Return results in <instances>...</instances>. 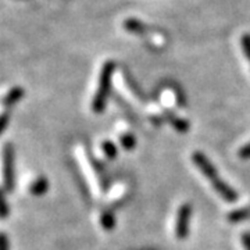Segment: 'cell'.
<instances>
[{
	"instance_id": "1",
	"label": "cell",
	"mask_w": 250,
	"mask_h": 250,
	"mask_svg": "<svg viewBox=\"0 0 250 250\" xmlns=\"http://www.w3.org/2000/svg\"><path fill=\"white\" fill-rule=\"evenodd\" d=\"M192 161L196 166L199 171L205 175L206 178L208 179V182L211 184V187L215 190V193L221 197L223 200L228 202V203H235L239 196L238 192L233 189L229 184H227L223 178H220L218 171L214 167V164L207 159L205 153L202 152H193L192 154Z\"/></svg>"
},
{
	"instance_id": "2",
	"label": "cell",
	"mask_w": 250,
	"mask_h": 250,
	"mask_svg": "<svg viewBox=\"0 0 250 250\" xmlns=\"http://www.w3.org/2000/svg\"><path fill=\"white\" fill-rule=\"evenodd\" d=\"M116 72V62L113 60H107L102 65V70L99 74L98 88L95 92V96L92 99V110L93 113L100 114L104 111L107 106L108 95L111 92V83H113V75Z\"/></svg>"
},
{
	"instance_id": "3",
	"label": "cell",
	"mask_w": 250,
	"mask_h": 250,
	"mask_svg": "<svg viewBox=\"0 0 250 250\" xmlns=\"http://www.w3.org/2000/svg\"><path fill=\"white\" fill-rule=\"evenodd\" d=\"M3 190L13 192L16 188V153L13 143L3 146Z\"/></svg>"
},
{
	"instance_id": "4",
	"label": "cell",
	"mask_w": 250,
	"mask_h": 250,
	"mask_svg": "<svg viewBox=\"0 0 250 250\" xmlns=\"http://www.w3.org/2000/svg\"><path fill=\"white\" fill-rule=\"evenodd\" d=\"M190 221H192V205L184 203L177 210V218H175V236L179 241H185L189 236Z\"/></svg>"
},
{
	"instance_id": "5",
	"label": "cell",
	"mask_w": 250,
	"mask_h": 250,
	"mask_svg": "<svg viewBox=\"0 0 250 250\" xmlns=\"http://www.w3.org/2000/svg\"><path fill=\"white\" fill-rule=\"evenodd\" d=\"M124 29L125 31H128L129 34H134V35H146V34H149V27L142 22L141 20H138V18H126L124 21Z\"/></svg>"
},
{
	"instance_id": "6",
	"label": "cell",
	"mask_w": 250,
	"mask_h": 250,
	"mask_svg": "<svg viewBox=\"0 0 250 250\" xmlns=\"http://www.w3.org/2000/svg\"><path fill=\"white\" fill-rule=\"evenodd\" d=\"M164 116L167 118V121L172 125V128L175 129V131H178L181 134H185L189 131V123H188L187 120H182V118H179L178 116H175L172 111L170 110H164Z\"/></svg>"
},
{
	"instance_id": "7",
	"label": "cell",
	"mask_w": 250,
	"mask_h": 250,
	"mask_svg": "<svg viewBox=\"0 0 250 250\" xmlns=\"http://www.w3.org/2000/svg\"><path fill=\"white\" fill-rule=\"evenodd\" d=\"M24 95H25L24 88H21V86H14V88H11V89L7 92V95L3 98V106L6 108H9L11 107V106H14V104H17L18 102L24 98Z\"/></svg>"
},
{
	"instance_id": "8",
	"label": "cell",
	"mask_w": 250,
	"mask_h": 250,
	"mask_svg": "<svg viewBox=\"0 0 250 250\" xmlns=\"http://www.w3.org/2000/svg\"><path fill=\"white\" fill-rule=\"evenodd\" d=\"M49 190V181L46 177H38L29 184V192L35 196H43Z\"/></svg>"
},
{
	"instance_id": "9",
	"label": "cell",
	"mask_w": 250,
	"mask_h": 250,
	"mask_svg": "<svg viewBox=\"0 0 250 250\" xmlns=\"http://www.w3.org/2000/svg\"><path fill=\"white\" fill-rule=\"evenodd\" d=\"M250 218V207H241V208H235L232 211L228 213L227 220L229 223L238 224L245 221V220H249Z\"/></svg>"
},
{
	"instance_id": "10",
	"label": "cell",
	"mask_w": 250,
	"mask_h": 250,
	"mask_svg": "<svg viewBox=\"0 0 250 250\" xmlns=\"http://www.w3.org/2000/svg\"><path fill=\"white\" fill-rule=\"evenodd\" d=\"M100 224L106 231H113L114 225H116V217L111 210H106L100 214Z\"/></svg>"
},
{
	"instance_id": "11",
	"label": "cell",
	"mask_w": 250,
	"mask_h": 250,
	"mask_svg": "<svg viewBox=\"0 0 250 250\" xmlns=\"http://www.w3.org/2000/svg\"><path fill=\"white\" fill-rule=\"evenodd\" d=\"M102 150L104 153V156L107 157L108 160H114L118 154V150H117V146L111 141H103L102 142Z\"/></svg>"
},
{
	"instance_id": "12",
	"label": "cell",
	"mask_w": 250,
	"mask_h": 250,
	"mask_svg": "<svg viewBox=\"0 0 250 250\" xmlns=\"http://www.w3.org/2000/svg\"><path fill=\"white\" fill-rule=\"evenodd\" d=\"M120 142L125 150H132L136 146V139L132 134H123L120 136Z\"/></svg>"
},
{
	"instance_id": "13",
	"label": "cell",
	"mask_w": 250,
	"mask_h": 250,
	"mask_svg": "<svg viewBox=\"0 0 250 250\" xmlns=\"http://www.w3.org/2000/svg\"><path fill=\"white\" fill-rule=\"evenodd\" d=\"M241 46L243 54L248 57V60L250 62V34H243L241 36Z\"/></svg>"
},
{
	"instance_id": "14",
	"label": "cell",
	"mask_w": 250,
	"mask_h": 250,
	"mask_svg": "<svg viewBox=\"0 0 250 250\" xmlns=\"http://www.w3.org/2000/svg\"><path fill=\"white\" fill-rule=\"evenodd\" d=\"M0 196H1V218H7L10 210H9V205H7V200H6V192H4V190H1Z\"/></svg>"
},
{
	"instance_id": "15",
	"label": "cell",
	"mask_w": 250,
	"mask_h": 250,
	"mask_svg": "<svg viewBox=\"0 0 250 250\" xmlns=\"http://www.w3.org/2000/svg\"><path fill=\"white\" fill-rule=\"evenodd\" d=\"M238 156L243 159V160H249L250 159V142H248L246 145H243L239 152H238Z\"/></svg>"
},
{
	"instance_id": "16",
	"label": "cell",
	"mask_w": 250,
	"mask_h": 250,
	"mask_svg": "<svg viewBox=\"0 0 250 250\" xmlns=\"http://www.w3.org/2000/svg\"><path fill=\"white\" fill-rule=\"evenodd\" d=\"M10 118H11V117H10L9 111H3V113H1V117H0V128H1V132H4V131L7 129Z\"/></svg>"
},
{
	"instance_id": "17",
	"label": "cell",
	"mask_w": 250,
	"mask_h": 250,
	"mask_svg": "<svg viewBox=\"0 0 250 250\" xmlns=\"http://www.w3.org/2000/svg\"><path fill=\"white\" fill-rule=\"evenodd\" d=\"M0 250H10L9 238L4 232L0 235Z\"/></svg>"
},
{
	"instance_id": "18",
	"label": "cell",
	"mask_w": 250,
	"mask_h": 250,
	"mask_svg": "<svg viewBox=\"0 0 250 250\" xmlns=\"http://www.w3.org/2000/svg\"><path fill=\"white\" fill-rule=\"evenodd\" d=\"M241 242L245 250H250V232H243L241 235Z\"/></svg>"
}]
</instances>
